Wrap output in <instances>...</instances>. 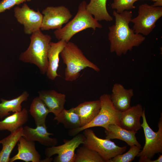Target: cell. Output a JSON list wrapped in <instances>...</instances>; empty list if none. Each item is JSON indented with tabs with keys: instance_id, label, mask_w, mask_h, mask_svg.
Returning <instances> with one entry per match:
<instances>
[{
	"instance_id": "1",
	"label": "cell",
	"mask_w": 162,
	"mask_h": 162,
	"mask_svg": "<svg viewBox=\"0 0 162 162\" xmlns=\"http://www.w3.org/2000/svg\"><path fill=\"white\" fill-rule=\"evenodd\" d=\"M115 24L109 27L108 39L110 43V51L120 56L125 54L133 47L137 46L145 40V38L135 33L129 24L132 16L131 11L125 10L119 14L114 10Z\"/></svg>"
},
{
	"instance_id": "2",
	"label": "cell",
	"mask_w": 162,
	"mask_h": 162,
	"mask_svg": "<svg viewBox=\"0 0 162 162\" xmlns=\"http://www.w3.org/2000/svg\"><path fill=\"white\" fill-rule=\"evenodd\" d=\"M63 62L66 65L64 79L72 82L79 77L80 72L88 67L96 72L100 71L98 67L89 60L78 46L73 42L67 43L60 53Z\"/></svg>"
},
{
	"instance_id": "3",
	"label": "cell",
	"mask_w": 162,
	"mask_h": 162,
	"mask_svg": "<svg viewBox=\"0 0 162 162\" xmlns=\"http://www.w3.org/2000/svg\"><path fill=\"white\" fill-rule=\"evenodd\" d=\"M31 34L29 45L26 51L20 54L19 59L24 62L35 65L41 73L45 74L48 66L47 53L51 37L44 34L41 30Z\"/></svg>"
},
{
	"instance_id": "4",
	"label": "cell",
	"mask_w": 162,
	"mask_h": 162,
	"mask_svg": "<svg viewBox=\"0 0 162 162\" xmlns=\"http://www.w3.org/2000/svg\"><path fill=\"white\" fill-rule=\"evenodd\" d=\"M86 2L83 1L79 4L77 13L74 17L63 27L56 29L54 32L56 38L68 43L76 34L88 28L94 30L101 28L100 24L87 10Z\"/></svg>"
},
{
	"instance_id": "5",
	"label": "cell",
	"mask_w": 162,
	"mask_h": 162,
	"mask_svg": "<svg viewBox=\"0 0 162 162\" xmlns=\"http://www.w3.org/2000/svg\"><path fill=\"white\" fill-rule=\"evenodd\" d=\"M99 100L100 101V110L96 117L89 123L80 128L70 130L68 134L75 136L85 129L96 127H102L106 129L110 124L118 125L121 112L114 106L110 98V95L104 94L101 95Z\"/></svg>"
},
{
	"instance_id": "6",
	"label": "cell",
	"mask_w": 162,
	"mask_h": 162,
	"mask_svg": "<svg viewBox=\"0 0 162 162\" xmlns=\"http://www.w3.org/2000/svg\"><path fill=\"white\" fill-rule=\"evenodd\" d=\"M158 122V131L155 132L150 127L146 118L144 109L142 117L143 122L141 126L143 129L145 143L143 148L138 154L139 162L145 160L151 159L156 153H162V115Z\"/></svg>"
},
{
	"instance_id": "7",
	"label": "cell",
	"mask_w": 162,
	"mask_h": 162,
	"mask_svg": "<svg viewBox=\"0 0 162 162\" xmlns=\"http://www.w3.org/2000/svg\"><path fill=\"white\" fill-rule=\"evenodd\" d=\"M84 130L85 139L83 145L97 152L105 162H109L112 158L123 154L126 150V146L120 147L110 140L98 137L90 128Z\"/></svg>"
},
{
	"instance_id": "8",
	"label": "cell",
	"mask_w": 162,
	"mask_h": 162,
	"mask_svg": "<svg viewBox=\"0 0 162 162\" xmlns=\"http://www.w3.org/2000/svg\"><path fill=\"white\" fill-rule=\"evenodd\" d=\"M138 14L137 16L131 20L130 22L134 24L133 29L136 33L147 35L162 16V7L142 4L139 7Z\"/></svg>"
},
{
	"instance_id": "9",
	"label": "cell",
	"mask_w": 162,
	"mask_h": 162,
	"mask_svg": "<svg viewBox=\"0 0 162 162\" xmlns=\"http://www.w3.org/2000/svg\"><path fill=\"white\" fill-rule=\"evenodd\" d=\"M85 139L83 134H78L70 140H64V143L61 145L46 147L45 154L47 157L57 154L53 160L54 162H74L75 150L84 143Z\"/></svg>"
},
{
	"instance_id": "10",
	"label": "cell",
	"mask_w": 162,
	"mask_h": 162,
	"mask_svg": "<svg viewBox=\"0 0 162 162\" xmlns=\"http://www.w3.org/2000/svg\"><path fill=\"white\" fill-rule=\"evenodd\" d=\"M42 14L44 15L40 30L42 31L61 28L72 16L69 10L64 6L47 7Z\"/></svg>"
},
{
	"instance_id": "11",
	"label": "cell",
	"mask_w": 162,
	"mask_h": 162,
	"mask_svg": "<svg viewBox=\"0 0 162 162\" xmlns=\"http://www.w3.org/2000/svg\"><path fill=\"white\" fill-rule=\"evenodd\" d=\"M14 11L17 21L23 25L26 34H32L40 30L43 15L38 10L35 11L24 3L21 7H15Z\"/></svg>"
},
{
	"instance_id": "12",
	"label": "cell",
	"mask_w": 162,
	"mask_h": 162,
	"mask_svg": "<svg viewBox=\"0 0 162 162\" xmlns=\"http://www.w3.org/2000/svg\"><path fill=\"white\" fill-rule=\"evenodd\" d=\"M144 109L141 104H138L121 112L118 125L126 130L137 133L142 128L140 118Z\"/></svg>"
},
{
	"instance_id": "13",
	"label": "cell",
	"mask_w": 162,
	"mask_h": 162,
	"mask_svg": "<svg viewBox=\"0 0 162 162\" xmlns=\"http://www.w3.org/2000/svg\"><path fill=\"white\" fill-rule=\"evenodd\" d=\"M17 153L10 158L9 162L21 160L26 162H45L41 160V156L37 150L34 142L28 140L22 136L17 143Z\"/></svg>"
},
{
	"instance_id": "14",
	"label": "cell",
	"mask_w": 162,
	"mask_h": 162,
	"mask_svg": "<svg viewBox=\"0 0 162 162\" xmlns=\"http://www.w3.org/2000/svg\"><path fill=\"white\" fill-rule=\"evenodd\" d=\"M23 128V137L28 140L38 142L46 147L56 146L58 144L57 139L50 137V136L53 135V134L48 131L46 125L37 126L35 128L28 126Z\"/></svg>"
},
{
	"instance_id": "15",
	"label": "cell",
	"mask_w": 162,
	"mask_h": 162,
	"mask_svg": "<svg viewBox=\"0 0 162 162\" xmlns=\"http://www.w3.org/2000/svg\"><path fill=\"white\" fill-rule=\"evenodd\" d=\"M39 97L46 105L50 113L55 116L64 109L66 95L53 90H41L38 92Z\"/></svg>"
},
{
	"instance_id": "16",
	"label": "cell",
	"mask_w": 162,
	"mask_h": 162,
	"mask_svg": "<svg viewBox=\"0 0 162 162\" xmlns=\"http://www.w3.org/2000/svg\"><path fill=\"white\" fill-rule=\"evenodd\" d=\"M112 92L111 100L116 110L123 112L130 107L131 99L134 95L133 89H127L120 84L115 83Z\"/></svg>"
},
{
	"instance_id": "17",
	"label": "cell",
	"mask_w": 162,
	"mask_h": 162,
	"mask_svg": "<svg viewBox=\"0 0 162 162\" xmlns=\"http://www.w3.org/2000/svg\"><path fill=\"white\" fill-rule=\"evenodd\" d=\"M67 43L62 40L57 42H50V43L47 53L48 66L46 74L50 80H53L59 76L57 73L59 66V56Z\"/></svg>"
},
{
	"instance_id": "18",
	"label": "cell",
	"mask_w": 162,
	"mask_h": 162,
	"mask_svg": "<svg viewBox=\"0 0 162 162\" xmlns=\"http://www.w3.org/2000/svg\"><path fill=\"white\" fill-rule=\"evenodd\" d=\"M105 132L106 139H118L125 142L130 146L135 145L141 146L135 136L136 132L126 130L118 125H109L105 129Z\"/></svg>"
},
{
	"instance_id": "19",
	"label": "cell",
	"mask_w": 162,
	"mask_h": 162,
	"mask_svg": "<svg viewBox=\"0 0 162 162\" xmlns=\"http://www.w3.org/2000/svg\"><path fill=\"white\" fill-rule=\"evenodd\" d=\"M101 107L100 100L85 101L74 107L79 116L81 127L91 122L97 115Z\"/></svg>"
},
{
	"instance_id": "20",
	"label": "cell",
	"mask_w": 162,
	"mask_h": 162,
	"mask_svg": "<svg viewBox=\"0 0 162 162\" xmlns=\"http://www.w3.org/2000/svg\"><path fill=\"white\" fill-rule=\"evenodd\" d=\"M28 112L25 108L20 111L14 112L5 117L3 120H0V131L13 132L22 127L28 121Z\"/></svg>"
},
{
	"instance_id": "21",
	"label": "cell",
	"mask_w": 162,
	"mask_h": 162,
	"mask_svg": "<svg viewBox=\"0 0 162 162\" xmlns=\"http://www.w3.org/2000/svg\"><path fill=\"white\" fill-rule=\"evenodd\" d=\"M23 128L21 127L0 140L2 148L0 152V162H9L10 154L22 136H24Z\"/></svg>"
},
{
	"instance_id": "22",
	"label": "cell",
	"mask_w": 162,
	"mask_h": 162,
	"mask_svg": "<svg viewBox=\"0 0 162 162\" xmlns=\"http://www.w3.org/2000/svg\"><path fill=\"white\" fill-rule=\"evenodd\" d=\"M29 95L28 92L25 91L18 97L10 100L1 98L0 118L2 119L10 115V112L14 113L21 111L22 103L27 100Z\"/></svg>"
},
{
	"instance_id": "23",
	"label": "cell",
	"mask_w": 162,
	"mask_h": 162,
	"mask_svg": "<svg viewBox=\"0 0 162 162\" xmlns=\"http://www.w3.org/2000/svg\"><path fill=\"white\" fill-rule=\"evenodd\" d=\"M29 112L34 119L36 126H46V118L50 112L45 104L39 96L35 97L33 100Z\"/></svg>"
},
{
	"instance_id": "24",
	"label": "cell",
	"mask_w": 162,
	"mask_h": 162,
	"mask_svg": "<svg viewBox=\"0 0 162 162\" xmlns=\"http://www.w3.org/2000/svg\"><path fill=\"white\" fill-rule=\"evenodd\" d=\"M107 0H90L87 4V10L94 16L97 21L105 20L111 21L113 17L110 15L107 10L106 4Z\"/></svg>"
},
{
	"instance_id": "25",
	"label": "cell",
	"mask_w": 162,
	"mask_h": 162,
	"mask_svg": "<svg viewBox=\"0 0 162 162\" xmlns=\"http://www.w3.org/2000/svg\"><path fill=\"white\" fill-rule=\"evenodd\" d=\"M53 120L56 121L58 123L62 124L65 128L70 130L81 127L79 116L74 107L68 110L64 109L58 115L55 116Z\"/></svg>"
},
{
	"instance_id": "26",
	"label": "cell",
	"mask_w": 162,
	"mask_h": 162,
	"mask_svg": "<svg viewBox=\"0 0 162 162\" xmlns=\"http://www.w3.org/2000/svg\"><path fill=\"white\" fill-rule=\"evenodd\" d=\"M74 162H105L96 152L85 146L77 148L75 153Z\"/></svg>"
},
{
	"instance_id": "27",
	"label": "cell",
	"mask_w": 162,
	"mask_h": 162,
	"mask_svg": "<svg viewBox=\"0 0 162 162\" xmlns=\"http://www.w3.org/2000/svg\"><path fill=\"white\" fill-rule=\"evenodd\" d=\"M141 146L136 145L130 146L129 150L124 154H118L111 159L109 162H131L137 156L141 151Z\"/></svg>"
},
{
	"instance_id": "28",
	"label": "cell",
	"mask_w": 162,
	"mask_h": 162,
	"mask_svg": "<svg viewBox=\"0 0 162 162\" xmlns=\"http://www.w3.org/2000/svg\"><path fill=\"white\" fill-rule=\"evenodd\" d=\"M137 0H114L111 4L112 8L116 10L118 13H121L125 10L134 9V3Z\"/></svg>"
},
{
	"instance_id": "29",
	"label": "cell",
	"mask_w": 162,
	"mask_h": 162,
	"mask_svg": "<svg viewBox=\"0 0 162 162\" xmlns=\"http://www.w3.org/2000/svg\"><path fill=\"white\" fill-rule=\"evenodd\" d=\"M31 0H2L0 2V13L9 10L16 5Z\"/></svg>"
},
{
	"instance_id": "30",
	"label": "cell",
	"mask_w": 162,
	"mask_h": 162,
	"mask_svg": "<svg viewBox=\"0 0 162 162\" xmlns=\"http://www.w3.org/2000/svg\"><path fill=\"white\" fill-rule=\"evenodd\" d=\"M162 155H160L158 158L156 160H151V159H147L144 160L143 162H162Z\"/></svg>"
},
{
	"instance_id": "31",
	"label": "cell",
	"mask_w": 162,
	"mask_h": 162,
	"mask_svg": "<svg viewBox=\"0 0 162 162\" xmlns=\"http://www.w3.org/2000/svg\"><path fill=\"white\" fill-rule=\"evenodd\" d=\"M139 0H137L138 1ZM154 2L153 4L152 5L154 6H162V0H150Z\"/></svg>"
}]
</instances>
